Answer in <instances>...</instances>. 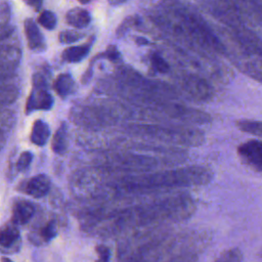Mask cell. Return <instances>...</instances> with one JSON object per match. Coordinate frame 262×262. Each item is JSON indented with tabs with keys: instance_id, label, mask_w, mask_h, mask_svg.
<instances>
[{
	"instance_id": "obj_15",
	"label": "cell",
	"mask_w": 262,
	"mask_h": 262,
	"mask_svg": "<svg viewBox=\"0 0 262 262\" xmlns=\"http://www.w3.org/2000/svg\"><path fill=\"white\" fill-rule=\"evenodd\" d=\"M75 82L70 74H61L59 75L55 82H54V88L58 95L66 97L69 94H71L74 90Z\"/></svg>"
},
{
	"instance_id": "obj_22",
	"label": "cell",
	"mask_w": 262,
	"mask_h": 262,
	"mask_svg": "<svg viewBox=\"0 0 262 262\" xmlns=\"http://www.w3.org/2000/svg\"><path fill=\"white\" fill-rule=\"evenodd\" d=\"M55 234H56V226L53 221H49L40 230V235L45 242L52 239L55 236Z\"/></svg>"
},
{
	"instance_id": "obj_3",
	"label": "cell",
	"mask_w": 262,
	"mask_h": 262,
	"mask_svg": "<svg viewBox=\"0 0 262 262\" xmlns=\"http://www.w3.org/2000/svg\"><path fill=\"white\" fill-rule=\"evenodd\" d=\"M176 84L180 96H184L193 102H208L213 99L215 94L210 80L187 69L182 68L176 74Z\"/></svg>"
},
{
	"instance_id": "obj_7",
	"label": "cell",
	"mask_w": 262,
	"mask_h": 262,
	"mask_svg": "<svg viewBox=\"0 0 262 262\" xmlns=\"http://www.w3.org/2000/svg\"><path fill=\"white\" fill-rule=\"evenodd\" d=\"M249 28L262 27V1H234Z\"/></svg>"
},
{
	"instance_id": "obj_4",
	"label": "cell",
	"mask_w": 262,
	"mask_h": 262,
	"mask_svg": "<svg viewBox=\"0 0 262 262\" xmlns=\"http://www.w3.org/2000/svg\"><path fill=\"white\" fill-rule=\"evenodd\" d=\"M198 4L203 11L210 14L227 29L249 28L243 13L234 1L210 0L200 1Z\"/></svg>"
},
{
	"instance_id": "obj_10",
	"label": "cell",
	"mask_w": 262,
	"mask_h": 262,
	"mask_svg": "<svg viewBox=\"0 0 262 262\" xmlns=\"http://www.w3.org/2000/svg\"><path fill=\"white\" fill-rule=\"evenodd\" d=\"M35 213L34 206L28 201H18L13 206L12 221L14 224H26Z\"/></svg>"
},
{
	"instance_id": "obj_5",
	"label": "cell",
	"mask_w": 262,
	"mask_h": 262,
	"mask_svg": "<svg viewBox=\"0 0 262 262\" xmlns=\"http://www.w3.org/2000/svg\"><path fill=\"white\" fill-rule=\"evenodd\" d=\"M239 159L252 169L262 172V140L250 139L237 146Z\"/></svg>"
},
{
	"instance_id": "obj_8",
	"label": "cell",
	"mask_w": 262,
	"mask_h": 262,
	"mask_svg": "<svg viewBox=\"0 0 262 262\" xmlns=\"http://www.w3.org/2000/svg\"><path fill=\"white\" fill-rule=\"evenodd\" d=\"M52 104L53 98L50 93L40 84H37L29 96L27 112L30 113L34 110H48L52 106Z\"/></svg>"
},
{
	"instance_id": "obj_27",
	"label": "cell",
	"mask_w": 262,
	"mask_h": 262,
	"mask_svg": "<svg viewBox=\"0 0 262 262\" xmlns=\"http://www.w3.org/2000/svg\"><path fill=\"white\" fill-rule=\"evenodd\" d=\"M95 262H105V261H101V260H99V259H98V260H96Z\"/></svg>"
},
{
	"instance_id": "obj_14",
	"label": "cell",
	"mask_w": 262,
	"mask_h": 262,
	"mask_svg": "<svg viewBox=\"0 0 262 262\" xmlns=\"http://www.w3.org/2000/svg\"><path fill=\"white\" fill-rule=\"evenodd\" d=\"M66 19L70 25L76 28H84L89 25L91 17L86 9L73 8L67 13Z\"/></svg>"
},
{
	"instance_id": "obj_2",
	"label": "cell",
	"mask_w": 262,
	"mask_h": 262,
	"mask_svg": "<svg viewBox=\"0 0 262 262\" xmlns=\"http://www.w3.org/2000/svg\"><path fill=\"white\" fill-rule=\"evenodd\" d=\"M215 30L224 47L223 56L241 73L262 84V56L244 46L227 28L216 26Z\"/></svg>"
},
{
	"instance_id": "obj_17",
	"label": "cell",
	"mask_w": 262,
	"mask_h": 262,
	"mask_svg": "<svg viewBox=\"0 0 262 262\" xmlns=\"http://www.w3.org/2000/svg\"><path fill=\"white\" fill-rule=\"evenodd\" d=\"M89 48V45L69 47L62 52V58L69 62H78L88 54Z\"/></svg>"
},
{
	"instance_id": "obj_16",
	"label": "cell",
	"mask_w": 262,
	"mask_h": 262,
	"mask_svg": "<svg viewBox=\"0 0 262 262\" xmlns=\"http://www.w3.org/2000/svg\"><path fill=\"white\" fill-rule=\"evenodd\" d=\"M236 127L245 133L262 138V121L248 119L238 120L236 121Z\"/></svg>"
},
{
	"instance_id": "obj_13",
	"label": "cell",
	"mask_w": 262,
	"mask_h": 262,
	"mask_svg": "<svg viewBox=\"0 0 262 262\" xmlns=\"http://www.w3.org/2000/svg\"><path fill=\"white\" fill-rule=\"evenodd\" d=\"M49 135L50 130L48 125L42 120L35 121L31 132V141L36 145L42 146L47 142Z\"/></svg>"
},
{
	"instance_id": "obj_11",
	"label": "cell",
	"mask_w": 262,
	"mask_h": 262,
	"mask_svg": "<svg viewBox=\"0 0 262 262\" xmlns=\"http://www.w3.org/2000/svg\"><path fill=\"white\" fill-rule=\"evenodd\" d=\"M25 33L28 39V45L31 49H40L44 46L43 36L37 26V24L29 18L25 21Z\"/></svg>"
},
{
	"instance_id": "obj_12",
	"label": "cell",
	"mask_w": 262,
	"mask_h": 262,
	"mask_svg": "<svg viewBox=\"0 0 262 262\" xmlns=\"http://www.w3.org/2000/svg\"><path fill=\"white\" fill-rule=\"evenodd\" d=\"M19 242V232L15 225L7 224L0 229V248L10 249Z\"/></svg>"
},
{
	"instance_id": "obj_24",
	"label": "cell",
	"mask_w": 262,
	"mask_h": 262,
	"mask_svg": "<svg viewBox=\"0 0 262 262\" xmlns=\"http://www.w3.org/2000/svg\"><path fill=\"white\" fill-rule=\"evenodd\" d=\"M80 38H82V35L74 31H64V32H61L59 35V40L60 42H63V43L75 42Z\"/></svg>"
},
{
	"instance_id": "obj_21",
	"label": "cell",
	"mask_w": 262,
	"mask_h": 262,
	"mask_svg": "<svg viewBox=\"0 0 262 262\" xmlns=\"http://www.w3.org/2000/svg\"><path fill=\"white\" fill-rule=\"evenodd\" d=\"M242 255L238 250L232 249L224 252L215 262H241Z\"/></svg>"
},
{
	"instance_id": "obj_18",
	"label": "cell",
	"mask_w": 262,
	"mask_h": 262,
	"mask_svg": "<svg viewBox=\"0 0 262 262\" xmlns=\"http://www.w3.org/2000/svg\"><path fill=\"white\" fill-rule=\"evenodd\" d=\"M67 147V128L62 124L54 134L52 141V149L56 154H62Z\"/></svg>"
},
{
	"instance_id": "obj_9",
	"label": "cell",
	"mask_w": 262,
	"mask_h": 262,
	"mask_svg": "<svg viewBox=\"0 0 262 262\" xmlns=\"http://www.w3.org/2000/svg\"><path fill=\"white\" fill-rule=\"evenodd\" d=\"M50 180L44 174L32 177L26 186V192L34 198H42L49 191Z\"/></svg>"
},
{
	"instance_id": "obj_25",
	"label": "cell",
	"mask_w": 262,
	"mask_h": 262,
	"mask_svg": "<svg viewBox=\"0 0 262 262\" xmlns=\"http://www.w3.org/2000/svg\"><path fill=\"white\" fill-rule=\"evenodd\" d=\"M96 253L99 257V260L108 262V258L111 256V251L107 247L105 246H97L96 247Z\"/></svg>"
},
{
	"instance_id": "obj_26",
	"label": "cell",
	"mask_w": 262,
	"mask_h": 262,
	"mask_svg": "<svg viewBox=\"0 0 262 262\" xmlns=\"http://www.w3.org/2000/svg\"><path fill=\"white\" fill-rule=\"evenodd\" d=\"M1 262H12L9 258H6V257H2L1 258Z\"/></svg>"
},
{
	"instance_id": "obj_1",
	"label": "cell",
	"mask_w": 262,
	"mask_h": 262,
	"mask_svg": "<svg viewBox=\"0 0 262 262\" xmlns=\"http://www.w3.org/2000/svg\"><path fill=\"white\" fill-rule=\"evenodd\" d=\"M161 23L185 47L201 48L216 56L224 55V47L214 26H211L199 9L180 2L169 3Z\"/></svg>"
},
{
	"instance_id": "obj_19",
	"label": "cell",
	"mask_w": 262,
	"mask_h": 262,
	"mask_svg": "<svg viewBox=\"0 0 262 262\" xmlns=\"http://www.w3.org/2000/svg\"><path fill=\"white\" fill-rule=\"evenodd\" d=\"M150 62H151V66L152 68L158 72V73H161V74H167L170 72L171 68H170V64L168 63V61L162 56L160 55L159 53L155 52L150 55Z\"/></svg>"
},
{
	"instance_id": "obj_6",
	"label": "cell",
	"mask_w": 262,
	"mask_h": 262,
	"mask_svg": "<svg viewBox=\"0 0 262 262\" xmlns=\"http://www.w3.org/2000/svg\"><path fill=\"white\" fill-rule=\"evenodd\" d=\"M225 28V27H224ZM236 39L248 49L262 56V33L256 29L251 28H238L228 29Z\"/></svg>"
},
{
	"instance_id": "obj_23",
	"label": "cell",
	"mask_w": 262,
	"mask_h": 262,
	"mask_svg": "<svg viewBox=\"0 0 262 262\" xmlns=\"http://www.w3.org/2000/svg\"><path fill=\"white\" fill-rule=\"evenodd\" d=\"M32 159H33V156H32L31 152H29V151L23 152L19 156V158L17 160V163H16L17 169L20 170V171H24V170L28 169L30 164H31V162H32Z\"/></svg>"
},
{
	"instance_id": "obj_20",
	"label": "cell",
	"mask_w": 262,
	"mask_h": 262,
	"mask_svg": "<svg viewBox=\"0 0 262 262\" xmlns=\"http://www.w3.org/2000/svg\"><path fill=\"white\" fill-rule=\"evenodd\" d=\"M38 23L44 27L47 30H52L55 28L56 26V16L53 12H51L50 10H44L39 18H38Z\"/></svg>"
}]
</instances>
